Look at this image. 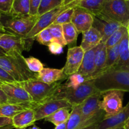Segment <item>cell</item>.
Listing matches in <instances>:
<instances>
[{
    "mask_svg": "<svg viewBox=\"0 0 129 129\" xmlns=\"http://www.w3.org/2000/svg\"><path fill=\"white\" fill-rule=\"evenodd\" d=\"M93 79L96 89L103 94L110 91L129 92V70L110 69Z\"/></svg>",
    "mask_w": 129,
    "mask_h": 129,
    "instance_id": "obj_1",
    "label": "cell"
},
{
    "mask_svg": "<svg viewBox=\"0 0 129 129\" xmlns=\"http://www.w3.org/2000/svg\"><path fill=\"white\" fill-rule=\"evenodd\" d=\"M0 67L17 82L37 80V73L30 70L21 53L11 52L0 56Z\"/></svg>",
    "mask_w": 129,
    "mask_h": 129,
    "instance_id": "obj_2",
    "label": "cell"
},
{
    "mask_svg": "<svg viewBox=\"0 0 129 129\" xmlns=\"http://www.w3.org/2000/svg\"><path fill=\"white\" fill-rule=\"evenodd\" d=\"M98 92H100L94 86L93 79L91 78L86 80L76 88H69L62 84L57 92L48 101L52 99H64L74 106L81 104L89 96Z\"/></svg>",
    "mask_w": 129,
    "mask_h": 129,
    "instance_id": "obj_3",
    "label": "cell"
},
{
    "mask_svg": "<svg viewBox=\"0 0 129 129\" xmlns=\"http://www.w3.org/2000/svg\"><path fill=\"white\" fill-rule=\"evenodd\" d=\"M103 94L98 93L89 96L80 104L81 121L77 129L98 125L105 116V113L100 106Z\"/></svg>",
    "mask_w": 129,
    "mask_h": 129,
    "instance_id": "obj_4",
    "label": "cell"
},
{
    "mask_svg": "<svg viewBox=\"0 0 129 129\" xmlns=\"http://www.w3.org/2000/svg\"><path fill=\"white\" fill-rule=\"evenodd\" d=\"M62 81L49 84L39 80H30L18 83L28 92L33 102L39 106L47 101L57 92Z\"/></svg>",
    "mask_w": 129,
    "mask_h": 129,
    "instance_id": "obj_5",
    "label": "cell"
},
{
    "mask_svg": "<svg viewBox=\"0 0 129 129\" xmlns=\"http://www.w3.org/2000/svg\"><path fill=\"white\" fill-rule=\"evenodd\" d=\"M76 0H65L64 3L39 16L38 20L31 31L25 37V39L34 40L37 35L44 29L53 24L60 13L72 7H76Z\"/></svg>",
    "mask_w": 129,
    "mask_h": 129,
    "instance_id": "obj_6",
    "label": "cell"
},
{
    "mask_svg": "<svg viewBox=\"0 0 129 129\" xmlns=\"http://www.w3.org/2000/svg\"><path fill=\"white\" fill-rule=\"evenodd\" d=\"M100 13L128 27L129 25V0H106Z\"/></svg>",
    "mask_w": 129,
    "mask_h": 129,
    "instance_id": "obj_7",
    "label": "cell"
},
{
    "mask_svg": "<svg viewBox=\"0 0 129 129\" xmlns=\"http://www.w3.org/2000/svg\"><path fill=\"white\" fill-rule=\"evenodd\" d=\"M10 18L3 23L8 32L25 37L36 24L39 16L8 15Z\"/></svg>",
    "mask_w": 129,
    "mask_h": 129,
    "instance_id": "obj_8",
    "label": "cell"
},
{
    "mask_svg": "<svg viewBox=\"0 0 129 129\" xmlns=\"http://www.w3.org/2000/svg\"><path fill=\"white\" fill-rule=\"evenodd\" d=\"M123 94L122 91H110L103 94L100 106L105 113V118L114 116L122 110Z\"/></svg>",
    "mask_w": 129,
    "mask_h": 129,
    "instance_id": "obj_9",
    "label": "cell"
},
{
    "mask_svg": "<svg viewBox=\"0 0 129 129\" xmlns=\"http://www.w3.org/2000/svg\"><path fill=\"white\" fill-rule=\"evenodd\" d=\"M33 41L24 37L7 32L0 36V47L6 53L17 52L22 54L23 51L30 49Z\"/></svg>",
    "mask_w": 129,
    "mask_h": 129,
    "instance_id": "obj_10",
    "label": "cell"
},
{
    "mask_svg": "<svg viewBox=\"0 0 129 129\" xmlns=\"http://www.w3.org/2000/svg\"><path fill=\"white\" fill-rule=\"evenodd\" d=\"M0 86L7 96L8 103L15 104L34 103L28 92L18 82L2 83Z\"/></svg>",
    "mask_w": 129,
    "mask_h": 129,
    "instance_id": "obj_11",
    "label": "cell"
},
{
    "mask_svg": "<svg viewBox=\"0 0 129 129\" xmlns=\"http://www.w3.org/2000/svg\"><path fill=\"white\" fill-rule=\"evenodd\" d=\"M73 105L64 99H52L39 104L35 110V120H42L61 108L72 109Z\"/></svg>",
    "mask_w": 129,
    "mask_h": 129,
    "instance_id": "obj_12",
    "label": "cell"
},
{
    "mask_svg": "<svg viewBox=\"0 0 129 129\" xmlns=\"http://www.w3.org/2000/svg\"><path fill=\"white\" fill-rule=\"evenodd\" d=\"M93 27L101 33L103 37L102 42L103 43L122 25L102 13L93 15Z\"/></svg>",
    "mask_w": 129,
    "mask_h": 129,
    "instance_id": "obj_13",
    "label": "cell"
},
{
    "mask_svg": "<svg viewBox=\"0 0 129 129\" xmlns=\"http://www.w3.org/2000/svg\"><path fill=\"white\" fill-rule=\"evenodd\" d=\"M84 54V51L80 46L69 48L66 62L63 67L64 72L67 77L78 72L83 61Z\"/></svg>",
    "mask_w": 129,
    "mask_h": 129,
    "instance_id": "obj_14",
    "label": "cell"
},
{
    "mask_svg": "<svg viewBox=\"0 0 129 129\" xmlns=\"http://www.w3.org/2000/svg\"><path fill=\"white\" fill-rule=\"evenodd\" d=\"M93 15L85 9L75 7L71 22L79 33H83L89 30L93 24Z\"/></svg>",
    "mask_w": 129,
    "mask_h": 129,
    "instance_id": "obj_15",
    "label": "cell"
},
{
    "mask_svg": "<svg viewBox=\"0 0 129 129\" xmlns=\"http://www.w3.org/2000/svg\"><path fill=\"white\" fill-rule=\"evenodd\" d=\"M129 118V101L117 115L105 118L98 125V129L122 127Z\"/></svg>",
    "mask_w": 129,
    "mask_h": 129,
    "instance_id": "obj_16",
    "label": "cell"
},
{
    "mask_svg": "<svg viewBox=\"0 0 129 129\" xmlns=\"http://www.w3.org/2000/svg\"><path fill=\"white\" fill-rule=\"evenodd\" d=\"M112 69L129 70V34L128 30L120 42L119 57L117 63Z\"/></svg>",
    "mask_w": 129,
    "mask_h": 129,
    "instance_id": "obj_17",
    "label": "cell"
},
{
    "mask_svg": "<svg viewBox=\"0 0 129 129\" xmlns=\"http://www.w3.org/2000/svg\"><path fill=\"white\" fill-rule=\"evenodd\" d=\"M66 78L68 77L64 73L63 68L60 69L44 68L40 72L37 73V80L49 84L64 80Z\"/></svg>",
    "mask_w": 129,
    "mask_h": 129,
    "instance_id": "obj_18",
    "label": "cell"
},
{
    "mask_svg": "<svg viewBox=\"0 0 129 129\" xmlns=\"http://www.w3.org/2000/svg\"><path fill=\"white\" fill-rule=\"evenodd\" d=\"M102 35L93 27L83 33V39L80 46L84 52L96 48L102 42Z\"/></svg>",
    "mask_w": 129,
    "mask_h": 129,
    "instance_id": "obj_19",
    "label": "cell"
},
{
    "mask_svg": "<svg viewBox=\"0 0 129 129\" xmlns=\"http://www.w3.org/2000/svg\"><path fill=\"white\" fill-rule=\"evenodd\" d=\"M15 128H25L34 125L36 121L34 109H27L21 111L12 118Z\"/></svg>",
    "mask_w": 129,
    "mask_h": 129,
    "instance_id": "obj_20",
    "label": "cell"
},
{
    "mask_svg": "<svg viewBox=\"0 0 129 129\" xmlns=\"http://www.w3.org/2000/svg\"><path fill=\"white\" fill-rule=\"evenodd\" d=\"M96 48L84 52L81 65L78 70V73L89 79L95 71L94 54Z\"/></svg>",
    "mask_w": 129,
    "mask_h": 129,
    "instance_id": "obj_21",
    "label": "cell"
},
{
    "mask_svg": "<svg viewBox=\"0 0 129 129\" xmlns=\"http://www.w3.org/2000/svg\"><path fill=\"white\" fill-rule=\"evenodd\" d=\"M107 58V48L105 44L101 42L96 48L95 54H94V61H95V71L91 77L89 78H94L96 76L103 73L105 68L106 62Z\"/></svg>",
    "mask_w": 129,
    "mask_h": 129,
    "instance_id": "obj_22",
    "label": "cell"
},
{
    "mask_svg": "<svg viewBox=\"0 0 129 129\" xmlns=\"http://www.w3.org/2000/svg\"><path fill=\"white\" fill-rule=\"evenodd\" d=\"M38 105L34 102L28 104H15L6 103L0 104V116L13 118L21 111L27 109H34Z\"/></svg>",
    "mask_w": 129,
    "mask_h": 129,
    "instance_id": "obj_23",
    "label": "cell"
},
{
    "mask_svg": "<svg viewBox=\"0 0 129 129\" xmlns=\"http://www.w3.org/2000/svg\"><path fill=\"white\" fill-rule=\"evenodd\" d=\"M106 0H76V7L85 9L93 15L102 11Z\"/></svg>",
    "mask_w": 129,
    "mask_h": 129,
    "instance_id": "obj_24",
    "label": "cell"
},
{
    "mask_svg": "<svg viewBox=\"0 0 129 129\" xmlns=\"http://www.w3.org/2000/svg\"><path fill=\"white\" fill-rule=\"evenodd\" d=\"M62 25L64 39L66 42L67 45L69 46V48L74 47L73 45L76 43L79 32L72 22L63 24Z\"/></svg>",
    "mask_w": 129,
    "mask_h": 129,
    "instance_id": "obj_25",
    "label": "cell"
},
{
    "mask_svg": "<svg viewBox=\"0 0 129 129\" xmlns=\"http://www.w3.org/2000/svg\"><path fill=\"white\" fill-rule=\"evenodd\" d=\"M69 109L70 108H61L44 119L45 121L51 122L55 126L67 122L70 116L71 112L69 111Z\"/></svg>",
    "mask_w": 129,
    "mask_h": 129,
    "instance_id": "obj_26",
    "label": "cell"
},
{
    "mask_svg": "<svg viewBox=\"0 0 129 129\" xmlns=\"http://www.w3.org/2000/svg\"><path fill=\"white\" fill-rule=\"evenodd\" d=\"M30 15V0H13L10 15Z\"/></svg>",
    "mask_w": 129,
    "mask_h": 129,
    "instance_id": "obj_27",
    "label": "cell"
},
{
    "mask_svg": "<svg viewBox=\"0 0 129 129\" xmlns=\"http://www.w3.org/2000/svg\"><path fill=\"white\" fill-rule=\"evenodd\" d=\"M71 110L70 116L67 121L66 129H77L81 121L80 104L74 106Z\"/></svg>",
    "mask_w": 129,
    "mask_h": 129,
    "instance_id": "obj_28",
    "label": "cell"
},
{
    "mask_svg": "<svg viewBox=\"0 0 129 129\" xmlns=\"http://www.w3.org/2000/svg\"><path fill=\"white\" fill-rule=\"evenodd\" d=\"M118 57H119V44L111 48H107V62L103 72L112 69L117 63Z\"/></svg>",
    "mask_w": 129,
    "mask_h": 129,
    "instance_id": "obj_29",
    "label": "cell"
},
{
    "mask_svg": "<svg viewBox=\"0 0 129 129\" xmlns=\"http://www.w3.org/2000/svg\"><path fill=\"white\" fill-rule=\"evenodd\" d=\"M127 30H128V27L121 25L119 29H117L114 33H113L112 35L105 42L106 48H109L119 44Z\"/></svg>",
    "mask_w": 129,
    "mask_h": 129,
    "instance_id": "obj_30",
    "label": "cell"
},
{
    "mask_svg": "<svg viewBox=\"0 0 129 129\" xmlns=\"http://www.w3.org/2000/svg\"><path fill=\"white\" fill-rule=\"evenodd\" d=\"M48 28L50 30L54 41L59 43L63 47L67 45V43L64 39V34H63L62 25L60 24H53Z\"/></svg>",
    "mask_w": 129,
    "mask_h": 129,
    "instance_id": "obj_31",
    "label": "cell"
},
{
    "mask_svg": "<svg viewBox=\"0 0 129 129\" xmlns=\"http://www.w3.org/2000/svg\"><path fill=\"white\" fill-rule=\"evenodd\" d=\"M65 0H42L38 11V16L43 15L64 3Z\"/></svg>",
    "mask_w": 129,
    "mask_h": 129,
    "instance_id": "obj_32",
    "label": "cell"
},
{
    "mask_svg": "<svg viewBox=\"0 0 129 129\" xmlns=\"http://www.w3.org/2000/svg\"><path fill=\"white\" fill-rule=\"evenodd\" d=\"M88 79L86 77L77 72L69 76L68 77V80L64 85L66 87H69V88H76L78 86L84 83Z\"/></svg>",
    "mask_w": 129,
    "mask_h": 129,
    "instance_id": "obj_33",
    "label": "cell"
},
{
    "mask_svg": "<svg viewBox=\"0 0 129 129\" xmlns=\"http://www.w3.org/2000/svg\"><path fill=\"white\" fill-rule=\"evenodd\" d=\"M74 10H75V7H72L63 11L62 13H60L57 17L54 24L63 25V24L71 22L72 18H73V14H74Z\"/></svg>",
    "mask_w": 129,
    "mask_h": 129,
    "instance_id": "obj_34",
    "label": "cell"
},
{
    "mask_svg": "<svg viewBox=\"0 0 129 129\" xmlns=\"http://www.w3.org/2000/svg\"><path fill=\"white\" fill-rule=\"evenodd\" d=\"M25 60L30 70L34 73H39L44 68L43 63L37 58L30 56L25 58Z\"/></svg>",
    "mask_w": 129,
    "mask_h": 129,
    "instance_id": "obj_35",
    "label": "cell"
},
{
    "mask_svg": "<svg viewBox=\"0 0 129 129\" xmlns=\"http://www.w3.org/2000/svg\"><path fill=\"white\" fill-rule=\"evenodd\" d=\"M36 39L39 42L43 45L47 46H49L53 41V37L52 36V34L50 33V30L49 28L44 29L42 30L39 34L36 36Z\"/></svg>",
    "mask_w": 129,
    "mask_h": 129,
    "instance_id": "obj_36",
    "label": "cell"
},
{
    "mask_svg": "<svg viewBox=\"0 0 129 129\" xmlns=\"http://www.w3.org/2000/svg\"><path fill=\"white\" fill-rule=\"evenodd\" d=\"M13 3V0H0V13L2 15H10Z\"/></svg>",
    "mask_w": 129,
    "mask_h": 129,
    "instance_id": "obj_37",
    "label": "cell"
},
{
    "mask_svg": "<svg viewBox=\"0 0 129 129\" xmlns=\"http://www.w3.org/2000/svg\"><path fill=\"white\" fill-rule=\"evenodd\" d=\"M0 81L3 83H15L17 82L8 72L0 67Z\"/></svg>",
    "mask_w": 129,
    "mask_h": 129,
    "instance_id": "obj_38",
    "label": "cell"
},
{
    "mask_svg": "<svg viewBox=\"0 0 129 129\" xmlns=\"http://www.w3.org/2000/svg\"><path fill=\"white\" fill-rule=\"evenodd\" d=\"M42 0H30V15L37 16Z\"/></svg>",
    "mask_w": 129,
    "mask_h": 129,
    "instance_id": "obj_39",
    "label": "cell"
},
{
    "mask_svg": "<svg viewBox=\"0 0 129 129\" xmlns=\"http://www.w3.org/2000/svg\"><path fill=\"white\" fill-rule=\"evenodd\" d=\"M49 51L53 54H60L63 52V46L57 42L53 41L49 46Z\"/></svg>",
    "mask_w": 129,
    "mask_h": 129,
    "instance_id": "obj_40",
    "label": "cell"
},
{
    "mask_svg": "<svg viewBox=\"0 0 129 129\" xmlns=\"http://www.w3.org/2000/svg\"><path fill=\"white\" fill-rule=\"evenodd\" d=\"M13 125L12 118L0 116V127Z\"/></svg>",
    "mask_w": 129,
    "mask_h": 129,
    "instance_id": "obj_41",
    "label": "cell"
},
{
    "mask_svg": "<svg viewBox=\"0 0 129 129\" xmlns=\"http://www.w3.org/2000/svg\"><path fill=\"white\" fill-rule=\"evenodd\" d=\"M6 103H8L7 96L0 86V104H3Z\"/></svg>",
    "mask_w": 129,
    "mask_h": 129,
    "instance_id": "obj_42",
    "label": "cell"
},
{
    "mask_svg": "<svg viewBox=\"0 0 129 129\" xmlns=\"http://www.w3.org/2000/svg\"><path fill=\"white\" fill-rule=\"evenodd\" d=\"M8 32L6 31V30L5 29V26H4L3 24L2 23V22L0 21V36H1L3 34H6Z\"/></svg>",
    "mask_w": 129,
    "mask_h": 129,
    "instance_id": "obj_43",
    "label": "cell"
},
{
    "mask_svg": "<svg viewBox=\"0 0 129 129\" xmlns=\"http://www.w3.org/2000/svg\"><path fill=\"white\" fill-rule=\"evenodd\" d=\"M67 126V122L59 124V125L55 126L54 129H66Z\"/></svg>",
    "mask_w": 129,
    "mask_h": 129,
    "instance_id": "obj_44",
    "label": "cell"
},
{
    "mask_svg": "<svg viewBox=\"0 0 129 129\" xmlns=\"http://www.w3.org/2000/svg\"><path fill=\"white\" fill-rule=\"evenodd\" d=\"M123 128H124V129H129V118L127 119L126 122L125 123L124 125H123Z\"/></svg>",
    "mask_w": 129,
    "mask_h": 129,
    "instance_id": "obj_45",
    "label": "cell"
},
{
    "mask_svg": "<svg viewBox=\"0 0 129 129\" xmlns=\"http://www.w3.org/2000/svg\"><path fill=\"white\" fill-rule=\"evenodd\" d=\"M14 126L13 125H8V126H3V127H0V129H13L14 128Z\"/></svg>",
    "mask_w": 129,
    "mask_h": 129,
    "instance_id": "obj_46",
    "label": "cell"
},
{
    "mask_svg": "<svg viewBox=\"0 0 129 129\" xmlns=\"http://www.w3.org/2000/svg\"><path fill=\"white\" fill-rule=\"evenodd\" d=\"M6 53H5V51H4L3 49L2 48L0 47V56H5V55H6Z\"/></svg>",
    "mask_w": 129,
    "mask_h": 129,
    "instance_id": "obj_47",
    "label": "cell"
},
{
    "mask_svg": "<svg viewBox=\"0 0 129 129\" xmlns=\"http://www.w3.org/2000/svg\"><path fill=\"white\" fill-rule=\"evenodd\" d=\"M24 129H40V128H39L38 126H37L36 125H34L32 127L30 128H24Z\"/></svg>",
    "mask_w": 129,
    "mask_h": 129,
    "instance_id": "obj_48",
    "label": "cell"
},
{
    "mask_svg": "<svg viewBox=\"0 0 129 129\" xmlns=\"http://www.w3.org/2000/svg\"><path fill=\"white\" fill-rule=\"evenodd\" d=\"M108 129H124L123 126L122 127H117V128H108Z\"/></svg>",
    "mask_w": 129,
    "mask_h": 129,
    "instance_id": "obj_49",
    "label": "cell"
},
{
    "mask_svg": "<svg viewBox=\"0 0 129 129\" xmlns=\"http://www.w3.org/2000/svg\"><path fill=\"white\" fill-rule=\"evenodd\" d=\"M1 18H2V14L0 13V21H1Z\"/></svg>",
    "mask_w": 129,
    "mask_h": 129,
    "instance_id": "obj_50",
    "label": "cell"
},
{
    "mask_svg": "<svg viewBox=\"0 0 129 129\" xmlns=\"http://www.w3.org/2000/svg\"><path fill=\"white\" fill-rule=\"evenodd\" d=\"M2 83H3V82H1V81H0V85H1V84H2Z\"/></svg>",
    "mask_w": 129,
    "mask_h": 129,
    "instance_id": "obj_51",
    "label": "cell"
},
{
    "mask_svg": "<svg viewBox=\"0 0 129 129\" xmlns=\"http://www.w3.org/2000/svg\"><path fill=\"white\" fill-rule=\"evenodd\" d=\"M15 129H24V128H15Z\"/></svg>",
    "mask_w": 129,
    "mask_h": 129,
    "instance_id": "obj_52",
    "label": "cell"
},
{
    "mask_svg": "<svg viewBox=\"0 0 129 129\" xmlns=\"http://www.w3.org/2000/svg\"><path fill=\"white\" fill-rule=\"evenodd\" d=\"M128 30H129V25H128Z\"/></svg>",
    "mask_w": 129,
    "mask_h": 129,
    "instance_id": "obj_53",
    "label": "cell"
},
{
    "mask_svg": "<svg viewBox=\"0 0 129 129\" xmlns=\"http://www.w3.org/2000/svg\"><path fill=\"white\" fill-rule=\"evenodd\" d=\"M128 34H129V30L128 29Z\"/></svg>",
    "mask_w": 129,
    "mask_h": 129,
    "instance_id": "obj_54",
    "label": "cell"
}]
</instances>
